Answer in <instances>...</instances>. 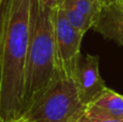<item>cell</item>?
<instances>
[{
    "mask_svg": "<svg viewBox=\"0 0 123 122\" xmlns=\"http://www.w3.org/2000/svg\"><path fill=\"white\" fill-rule=\"evenodd\" d=\"M34 0H4L0 22V117L24 116V76L31 36Z\"/></svg>",
    "mask_w": 123,
    "mask_h": 122,
    "instance_id": "1",
    "label": "cell"
},
{
    "mask_svg": "<svg viewBox=\"0 0 123 122\" xmlns=\"http://www.w3.org/2000/svg\"><path fill=\"white\" fill-rule=\"evenodd\" d=\"M58 76L52 10L39 0H34L31 36L24 76L25 112Z\"/></svg>",
    "mask_w": 123,
    "mask_h": 122,
    "instance_id": "2",
    "label": "cell"
},
{
    "mask_svg": "<svg viewBox=\"0 0 123 122\" xmlns=\"http://www.w3.org/2000/svg\"><path fill=\"white\" fill-rule=\"evenodd\" d=\"M74 79L58 78L29 106L26 117L31 122H74L85 112Z\"/></svg>",
    "mask_w": 123,
    "mask_h": 122,
    "instance_id": "3",
    "label": "cell"
},
{
    "mask_svg": "<svg viewBox=\"0 0 123 122\" xmlns=\"http://www.w3.org/2000/svg\"><path fill=\"white\" fill-rule=\"evenodd\" d=\"M52 19L58 73L62 76L74 79L81 57L80 48L84 35L72 27L60 6L52 10Z\"/></svg>",
    "mask_w": 123,
    "mask_h": 122,
    "instance_id": "4",
    "label": "cell"
},
{
    "mask_svg": "<svg viewBox=\"0 0 123 122\" xmlns=\"http://www.w3.org/2000/svg\"><path fill=\"white\" fill-rule=\"evenodd\" d=\"M74 81L81 102L91 104L107 88L99 73V56L87 54L80 57Z\"/></svg>",
    "mask_w": 123,
    "mask_h": 122,
    "instance_id": "5",
    "label": "cell"
},
{
    "mask_svg": "<svg viewBox=\"0 0 123 122\" xmlns=\"http://www.w3.org/2000/svg\"><path fill=\"white\" fill-rule=\"evenodd\" d=\"M92 28L123 47V0L103 4Z\"/></svg>",
    "mask_w": 123,
    "mask_h": 122,
    "instance_id": "6",
    "label": "cell"
},
{
    "mask_svg": "<svg viewBox=\"0 0 123 122\" xmlns=\"http://www.w3.org/2000/svg\"><path fill=\"white\" fill-rule=\"evenodd\" d=\"M91 104L123 121V95L106 88Z\"/></svg>",
    "mask_w": 123,
    "mask_h": 122,
    "instance_id": "7",
    "label": "cell"
},
{
    "mask_svg": "<svg viewBox=\"0 0 123 122\" xmlns=\"http://www.w3.org/2000/svg\"><path fill=\"white\" fill-rule=\"evenodd\" d=\"M58 6L63 10L66 18L72 25V27L79 30L81 34L84 35L90 28H92L93 22L89 17L85 16L83 13H81L80 11L74 9V6H69V4H60Z\"/></svg>",
    "mask_w": 123,
    "mask_h": 122,
    "instance_id": "8",
    "label": "cell"
},
{
    "mask_svg": "<svg viewBox=\"0 0 123 122\" xmlns=\"http://www.w3.org/2000/svg\"><path fill=\"white\" fill-rule=\"evenodd\" d=\"M60 4H69L74 6V9L83 13L86 17H89L93 23L103 6L97 0H61Z\"/></svg>",
    "mask_w": 123,
    "mask_h": 122,
    "instance_id": "9",
    "label": "cell"
},
{
    "mask_svg": "<svg viewBox=\"0 0 123 122\" xmlns=\"http://www.w3.org/2000/svg\"><path fill=\"white\" fill-rule=\"evenodd\" d=\"M85 112L92 122H123L122 120L113 117L112 115L108 114L107 111H105L104 109L99 108L94 104L86 105Z\"/></svg>",
    "mask_w": 123,
    "mask_h": 122,
    "instance_id": "10",
    "label": "cell"
},
{
    "mask_svg": "<svg viewBox=\"0 0 123 122\" xmlns=\"http://www.w3.org/2000/svg\"><path fill=\"white\" fill-rule=\"evenodd\" d=\"M39 1H40V3L43 4L44 6L53 10V9H55L56 6H58L61 0H39Z\"/></svg>",
    "mask_w": 123,
    "mask_h": 122,
    "instance_id": "11",
    "label": "cell"
},
{
    "mask_svg": "<svg viewBox=\"0 0 123 122\" xmlns=\"http://www.w3.org/2000/svg\"><path fill=\"white\" fill-rule=\"evenodd\" d=\"M74 122H92V121H91V119L89 118V116L86 115V112H84L82 116L79 117V118L77 119Z\"/></svg>",
    "mask_w": 123,
    "mask_h": 122,
    "instance_id": "12",
    "label": "cell"
},
{
    "mask_svg": "<svg viewBox=\"0 0 123 122\" xmlns=\"http://www.w3.org/2000/svg\"><path fill=\"white\" fill-rule=\"evenodd\" d=\"M100 4H108V3H111L113 1H117V0H97Z\"/></svg>",
    "mask_w": 123,
    "mask_h": 122,
    "instance_id": "13",
    "label": "cell"
},
{
    "mask_svg": "<svg viewBox=\"0 0 123 122\" xmlns=\"http://www.w3.org/2000/svg\"><path fill=\"white\" fill-rule=\"evenodd\" d=\"M15 122H31L29 120V119H27L26 117H22V118H19L18 120H16Z\"/></svg>",
    "mask_w": 123,
    "mask_h": 122,
    "instance_id": "14",
    "label": "cell"
},
{
    "mask_svg": "<svg viewBox=\"0 0 123 122\" xmlns=\"http://www.w3.org/2000/svg\"><path fill=\"white\" fill-rule=\"evenodd\" d=\"M4 0H0V22H1V12H2V6H3Z\"/></svg>",
    "mask_w": 123,
    "mask_h": 122,
    "instance_id": "15",
    "label": "cell"
},
{
    "mask_svg": "<svg viewBox=\"0 0 123 122\" xmlns=\"http://www.w3.org/2000/svg\"><path fill=\"white\" fill-rule=\"evenodd\" d=\"M0 122H6V121H4V120H3V119H2V118H1V117H0Z\"/></svg>",
    "mask_w": 123,
    "mask_h": 122,
    "instance_id": "16",
    "label": "cell"
}]
</instances>
